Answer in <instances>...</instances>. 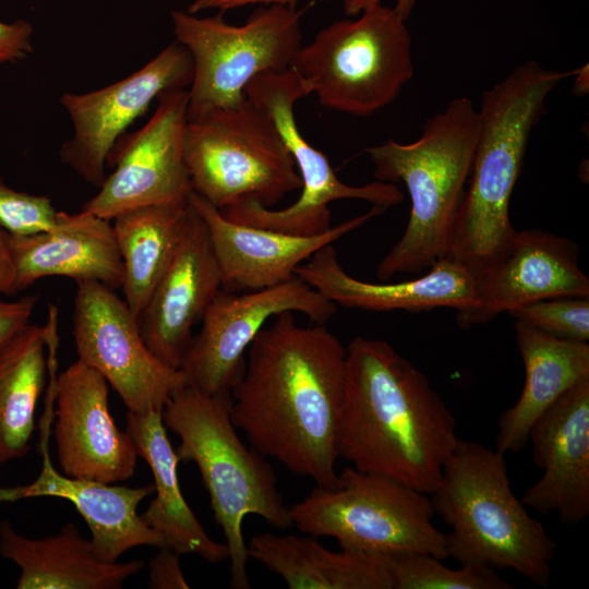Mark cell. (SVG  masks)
I'll use <instances>...</instances> for the list:
<instances>
[{
  "mask_svg": "<svg viewBox=\"0 0 589 589\" xmlns=\"http://www.w3.org/2000/svg\"><path fill=\"white\" fill-rule=\"evenodd\" d=\"M250 345L231 390V421L263 456L318 486L336 483L346 347L323 324L275 316Z\"/></svg>",
  "mask_w": 589,
  "mask_h": 589,
  "instance_id": "obj_1",
  "label": "cell"
},
{
  "mask_svg": "<svg viewBox=\"0 0 589 589\" xmlns=\"http://www.w3.org/2000/svg\"><path fill=\"white\" fill-rule=\"evenodd\" d=\"M576 72L549 70L531 60L482 94L479 140L446 255L474 276L505 252L516 233L509 201L530 133L544 113L546 97Z\"/></svg>",
  "mask_w": 589,
  "mask_h": 589,
  "instance_id": "obj_3",
  "label": "cell"
},
{
  "mask_svg": "<svg viewBox=\"0 0 589 589\" xmlns=\"http://www.w3.org/2000/svg\"><path fill=\"white\" fill-rule=\"evenodd\" d=\"M284 312L304 313L323 324L335 314L336 304L297 275L260 290H220L182 360L185 385L207 394L231 393L243 375L245 350L264 324Z\"/></svg>",
  "mask_w": 589,
  "mask_h": 589,
  "instance_id": "obj_13",
  "label": "cell"
},
{
  "mask_svg": "<svg viewBox=\"0 0 589 589\" xmlns=\"http://www.w3.org/2000/svg\"><path fill=\"white\" fill-rule=\"evenodd\" d=\"M357 16L318 31L290 67L324 107L369 117L411 80V35L395 9L382 3Z\"/></svg>",
  "mask_w": 589,
  "mask_h": 589,
  "instance_id": "obj_7",
  "label": "cell"
},
{
  "mask_svg": "<svg viewBox=\"0 0 589 589\" xmlns=\"http://www.w3.org/2000/svg\"><path fill=\"white\" fill-rule=\"evenodd\" d=\"M156 100L146 124L117 141L107 159L115 170L81 211L112 220L135 207L189 200L193 190L183 157L188 89L163 92Z\"/></svg>",
  "mask_w": 589,
  "mask_h": 589,
  "instance_id": "obj_15",
  "label": "cell"
},
{
  "mask_svg": "<svg viewBox=\"0 0 589 589\" xmlns=\"http://www.w3.org/2000/svg\"><path fill=\"white\" fill-rule=\"evenodd\" d=\"M231 393L207 394L184 385L172 394L161 417L180 443L179 461H193L209 494L230 560V588L249 589L248 546L242 533L245 516L262 517L276 529L292 525L273 467L248 447L231 421Z\"/></svg>",
  "mask_w": 589,
  "mask_h": 589,
  "instance_id": "obj_6",
  "label": "cell"
},
{
  "mask_svg": "<svg viewBox=\"0 0 589 589\" xmlns=\"http://www.w3.org/2000/svg\"><path fill=\"white\" fill-rule=\"evenodd\" d=\"M191 212L189 201L135 207L112 229L123 264L124 301L137 317L169 265Z\"/></svg>",
  "mask_w": 589,
  "mask_h": 589,
  "instance_id": "obj_28",
  "label": "cell"
},
{
  "mask_svg": "<svg viewBox=\"0 0 589 589\" xmlns=\"http://www.w3.org/2000/svg\"><path fill=\"white\" fill-rule=\"evenodd\" d=\"M37 297H24L13 302L0 301V342L28 323Z\"/></svg>",
  "mask_w": 589,
  "mask_h": 589,
  "instance_id": "obj_35",
  "label": "cell"
},
{
  "mask_svg": "<svg viewBox=\"0 0 589 589\" xmlns=\"http://www.w3.org/2000/svg\"><path fill=\"white\" fill-rule=\"evenodd\" d=\"M311 4L260 5L242 25L229 24L224 12L201 17L171 11L176 41L193 61L188 120L242 104L255 76L289 69L302 46L301 20Z\"/></svg>",
  "mask_w": 589,
  "mask_h": 589,
  "instance_id": "obj_10",
  "label": "cell"
},
{
  "mask_svg": "<svg viewBox=\"0 0 589 589\" xmlns=\"http://www.w3.org/2000/svg\"><path fill=\"white\" fill-rule=\"evenodd\" d=\"M586 67H582L581 69L577 70L578 77L581 80V82H584V79H585L584 70H585ZM576 82H579V81H576ZM575 92L576 93H578V92L584 93L585 92V84L584 83H576Z\"/></svg>",
  "mask_w": 589,
  "mask_h": 589,
  "instance_id": "obj_39",
  "label": "cell"
},
{
  "mask_svg": "<svg viewBox=\"0 0 589 589\" xmlns=\"http://www.w3.org/2000/svg\"><path fill=\"white\" fill-rule=\"evenodd\" d=\"M508 314L556 338L581 342L589 340L588 297L544 299Z\"/></svg>",
  "mask_w": 589,
  "mask_h": 589,
  "instance_id": "obj_31",
  "label": "cell"
},
{
  "mask_svg": "<svg viewBox=\"0 0 589 589\" xmlns=\"http://www.w3.org/2000/svg\"><path fill=\"white\" fill-rule=\"evenodd\" d=\"M183 157L193 192L218 209L247 201L273 207L302 187L274 122L248 98L188 120Z\"/></svg>",
  "mask_w": 589,
  "mask_h": 589,
  "instance_id": "obj_9",
  "label": "cell"
},
{
  "mask_svg": "<svg viewBox=\"0 0 589 589\" xmlns=\"http://www.w3.org/2000/svg\"><path fill=\"white\" fill-rule=\"evenodd\" d=\"M429 495L450 528L448 557L512 569L538 586L549 585L556 543L513 493L505 454L458 440Z\"/></svg>",
  "mask_w": 589,
  "mask_h": 589,
  "instance_id": "obj_5",
  "label": "cell"
},
{
  "mask_svg": "<svg viewBox=\"0 0 589 589\" xmlns=\"http://www.w3.org/2000/svg\"><path fill=\"white\" fill-rule=\"evenodd\" d=\"M248 555L280 576L290 589H394L390 555L340 550L315 537L255 534Z\"/></svg>",
  "mask_w": 589,
  "mask_h": 589,
  "instance_id": "obj_27",
  "label": "cell"
},
{
  "mask_svg": "<svg viewBox=\"0 0 589 589\" xmlns=\"http://www.w3.org/2000/svg\"><path fill=\"white\" fill-rule=\"evenodd\" d=\"M192 79V57L175 41L120 81L87 93H64L60 104L70 117L73 134L61 145V163L99 188L106 179L108 156L125 129L159 94L188 89Z\"/></svg>",
  "mask_w": 589,
  "mask_h": 589,
  "instance_id": "obj_14",
  "label": "cell"
},
{
  "mask_svg": "<svg viewBox=\"0 0 589 589\" xmlns=\"http://www.w3.org/2000/svg\"><path fill=\"white\" fill-rule=\"evenodd\" d=\"M220 290L207 227L191 206L176 252L137 316L145 344L163 363L180 370L193 327Z\"/></svg>",
  "mask_w": 589,
  "mask_h": 589,
  "instance_id": "obj_18",
  "label": "cell"
},
{
  "mask_svg": "<svg viewBox=\"0 0 589 589\" xmlns=\"http://www.w3.org/2000/svg\"><path fill=\"white\" fill-rule=\"evenodd\" d=\"M541 478L526 490L525 506L556 513L573 526L589 515V376L562 394L529 430Z\"/></svg>",
  "mask_w": 589,
  "mask_h": 589,
  "instance_id": "obj_19",
  "label": "cell"
},
{
  "mask_svg": "<svg viewBox=\"0 0 589 589\" xmlns=\"http://www.w3.org/2000/svg\"><path fill=\"white\" fill-rule=\"evenodd\" d=\"M0 554L19 566V589H118L144 567L141 561L100 560L91 539L83 538L72 522L57 534L31 539L3 520Z\"/></svg>",
  "mask_w": 589,
  "mask_h": 589,
  "instance_id": "obj_23",
  "label": "cell"
},
{
  "mask_svg": "<svg viewBox=\"0 0 589 589\" xmlns=\"http://www.w3.org/2000/svg\"><path fill=\"white\" fill-rule=\"evenodd\" d=\"M346 351L338 457L431 494L459 440L453 412L385 340L357 336Z\"/></svg>",
  "mask_w": 589,
  "mask_h": 589,
  "instance_id": "obj_2",
  "label": "cell"
},
{
  "mask_svg": "<svg viewBox=\"0 0 589 589\" xmlns=\"http://www.w3.org/2000/svg\"><path fill=\"white\" fill-rule=\"evenodd\" d=\"M10 233L0 226V293L13 294L15 289V267L12 257Z\"/></svg>",
  "mask_w": 589,
  "mask_h": 589,
  "instance_id": "obj_37",
  "label": "cell"
},
{
  "mask_svg": "<svg viewBox=\"0 0 589 589\" xmlns=\"http://www.w3.org/2000/svg\"><path fill=\"white\" fill-rule=\"evenodd\" d=\"M55 440L62 474L116 483L130 479L137 452L110 414L108 383L81 360L52 377Z\"/></svg>",
  "mask_w": 589,
  "mask_h": 589,
  "instance_id": "obj_16",
  "label": "cell"
},
{
  "mask_svg": "<svg viewBox=\"0 0 589 589\" xmlns=\"http://www.w3.org/2000/svg\"><path fill=\"white\" fill-rule=\"evenodd\" d=\"M17 492V496L70 501L86 521L95 552L105 562H118L136 546H165L161 537L137 514L140 503L154 493V485L130 488L69 478L56 471L46 457L37 479Z\"/></svg>",
  "mask_w": 589,
  "mask_h": 589,
  "instance_id": "obj_24",
  "label": "cell"
},
{
  "mask_svg": "<svg viewBox=\"0 0 589 589\" xmlns=\"http://www.w3.org/2000/svg\"><path fill=\"white\" fill-rule=\"evenodd\" d=\"M342 3L344 12L349 16H356L363 11L371 9L377 4H381L383 0H340ZM416 0H396L395 11L405 20L410 16Z\"/></svg>",
  "mask_w": 589,
  "mask_h": 589,
  "instance_id": "obj_38",
  "label": "cell"
},
{
  "mask_svg": "<svg viewBox=\"0 0 589 589\" xmlns=\"http://www.w3.org/2000/svg\"><path fill=\"white\" fill-rule=\"evenodd\" d=\"M516 344L525 368L517 402L497 421L496 450L518 453L528 444L531 425L562 394L589 376L588 342L553 337L515 322Z\"/></svg>",
  "mask_w": 589,
  "mask_h": 589,
  "instance_id": "obj_25",
  "label": "cell"
},
{
  "mask_svg": "<svg viewBox=\"0 0 589 589\" xmlns=\"http://www.w3.org/2000/svg\"><path fill=\"white\" fill-rule=\"evenodd\" d=\"M294 274L336 305L374 312L456 309L458 314L477 304L476 276L445 256L422 277L394 284H372L348 275L332 244L317 250Z\"/></svg>",
  "mask_w": 589,
  "mask_h": 589,
  "instance_id": "obj_21",
  "label": "cell"
},
{
  "mask_svg": "<svg viewBox=\"0 0 589 589\" xmlns=\"http://www.w3.org/2000/svg\"><path fill=\"white\" fill-rule=\"evenodd\" d=\"M479 134V111L462 96L429 118L417 141L365 148L375 179L404 183L411 203L402 237L377 266L381 280L420 274L447 255Z\"/></svg>",
  "mask_w": 589,
  "mask_h": 589,
  "instance_id": "obj_4",
  "label": "cell"
},
{
  "mask_svg": "<svg viewBox=\"0 0 589 589\" xmlns=\"http://www.w3.org/2000/svg\"><path fill=\"white\" fill-rule=\"evenodd\" d=\"M16 292L36 280L63 276L122 288L124 272L110 220L81 211L59 212L50 229L9 236Z\"/></svg>",
  "mask_w": 589,
  "mask_h": 589,
  "instance_id": "obj_22",
  "label": "cell"
},
{
  "mask_svg": "<svg viewBox=\"0 0 589 589\" xmlns=\"http://www.w3.org/2000/svg\"><path fill=\"white\" fill-rule=\"evenodd\" d=\"M33 34L32 24L25 20L10 23L0 21V67L29 56L33 50Z\"/></svg>",
  "mask_w": 589,
  "mask_h": 589,
  "instance_id": "obj_33",
  "label": "cell"
},
{
  "mask_svg": "<svg viewBox=\"0 0 589 589\" xmlns=\"http://www.w3.org/2000/svg\"><path fill=\"white\" fill-rule=\"evenodd\" d=\"M428 495L387 476L348 466L334 485H316L289 510L301 532L332 537L341 550L428 553L445 560L446 534L433 525L435 512Z\"/></svg>",
  "mask_w": 589,
  "mask_h": 589,
  "instance_id": "obj_8",
  "label": "cell"
},
{
  "mask_svg": "<svg viewBox=\"0 0 589 589\" xmlns=\"http://www.w3.org/2000/svg\"><path fill=\"white\" fill-rule=\"evenodd\" d=\"M299 0H193L187 12L199 14L205 10H217L218 12H226L232 9L247 7L251 4L269 5V4H297ZM312 3L322 2L327 0H309Z\"/></svg>",
  "mask_w": 589,
  "mask_h": 589,
  "instance_id": "obj_36",
  "label": "cell"
},
{
  "mask_svg": "<svg viewBox=\"0 0 589 589\" xmlns=\"http://www.w3.org/2000/svg\"><path fill=\"white\" fill-rule=\"evenodd\" d=\"M125 431L139 457L152 470L156 495L141 516L161 537L164 545L211 563L229 558L226 543L216 542L207 534L182 495L177 471L180 461L168 440L161 412L128 411Z\"/></svg>",
  "mask_w": 589,
  "mask_h": 589,
  "instance_id": "obj_26",
  "label": "cell"
},
{
  "mask_svg": "<svg viewBox=\"0 0 589 589\" xmlns=\"http://www.w3.org/2000/svg\"><path fill=\"white\" fill-rule=\"evenodd\" d=\"M179 553L170 548L160 546L149 561V588L188 589L190 588L182 573Z\"/></svg>",
  "mask_w": 589,
  "mask_h": 589,
  "instance_id": "obj_34",
  "label": "cell"
},
{
  "mask_svg": "<svg viewBox=\"0 0 589 589\" xmlns=\"http://www.w3.org/2000/svg\"><path fill=\"white\" fill-rule=\"evenodd\" d=\"M58 213L48 196L16 191L0 176V226L9 233L24 236L50 229Z\"/></svg>",
  "mask_w": 589,
  "mask_h": 589,
  "instance_id": "obj_32",
  "label": "cell"
},
{
  "mask_svg": "<svg viewBox=\"0 0 589 589\" xmlns=\"http://www.w3.org/2000/svg\"><path fill=\"white\" fill-rule=\"evenodd\" d=\"M244 93L274 122L293 158L302 181V192L286 208L274 209L255 201H247L219 209L224 217L238 224L293 236H315L332 227L328 205L333 201L363 200L385 211L404 201L401 190L393 182L376 180L360 187L344 183L327 157L306 142L297 125L293 108L298 99L310 93L291 67L281 72L255 76Z\"/></svg>",
  "mask_w": 589,
  "mask_h": 589,
  "instance_id": "obj_11",
  "label": "cell"
},
{
  "mask_svg": "<svg viewBox=\"0 0 589 589\" xmlns=\"http://www.w3.org/2000/svg\"><path fill=\"white\" fill-rule=\"evenodd\" d=\"M394 589H513L495 568L461 564L450 568L428 553L390 555Z\"/></svg>",
  "mask_w": 589,
  "mask_h": 589,
  "instance_id": "obj_30",
  "label": "cell"
},
{
  "mask_svg": "<svg viewBox=\"0 0 589 589\" xmlns=\"http://www.w3.org/2000/svg\"><path fill=\"white\" fill-rule=\"evenodd\" d=\"M476 281V306L457 314L464 328L536 301L589 297V280L579 267L577 244L536 229L516 231L505 252L477 275Z\"/></svg>",
  "mask_w": 589,
  "mask_h": 589,
  "instance_id": "obj_17",
  "label": "cell"
},
{
  "mask_svg": "<svg viewBox=\"0 0 589 589\" xmlns=\"http://www.w3.org/2000/svg\"><path fill=\"white\" fill-rule=\"evenodd\" d=\"M46 326L25 324L0 342V464L29 449L46 378Z\"/></svg>",
  "mask_w": 589,
  "mask_h": 589,
  "instance_id": "obj_29",
  "label": "cell"
},
{
  "mask_svg": "<svg viewBox=\"0 0 589 589\" xmlns=\"http://www.w3.org/2000/svg\"><path fill=\"white\" fill-rule=\"evenodd\" d=\"M72 334L79 360L105 377L130 412H163L185 385L180 370L149 350L127 302L101 283L77 281Z\"/></svg>",
  "mask_w": 589,
  "mask_h": 589,
  "instance_id": "obj_12",
  "label": "cell"
},
{
  "mask_svg": "<svg viewBox=\"0 0 589 589\" xmlns=\"http://www.w3.org/2000/svg\"><path fill=\"white\" fill-rule=\"evenodd\" d=\"M189 204L205 223L221 275V290L244 292L269 288L296 276V268L321 248L332 244L385 212L380 206L315 236H293L231 221L192 192Z\"/></svg>",
  "mask_w": 589,
  "mask_h": 589,
  "instance_id": "obj_20",
  "label": "cell"
}]
</instances>
